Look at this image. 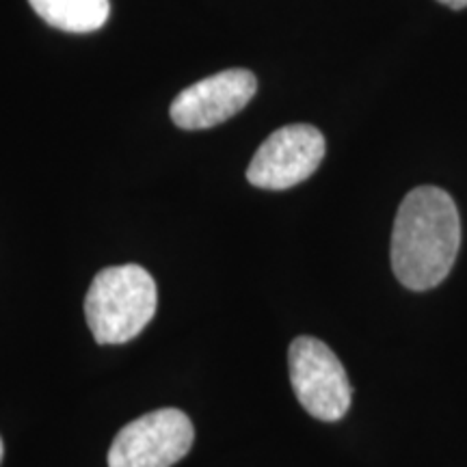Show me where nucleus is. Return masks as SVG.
Returning <instances> with one entry per match:
<instances>
[{"label": "nucleus", "mask_w": 467, "mask_h": 467, "mask_svg": "<svg viewBox=\"0 0 467 467\" xmlns=\"http://www.w3.org/2000/svg\"><path fill=\"white\" fill-rule=\"evenodd\" d=\"M461 247L454 200L437 186L409 191L392 230V271L409 290H431L452 271Z\"/></svg>", "instance_id": "f257e3e1"}, {"label": "nucleus", "mask_w": 467, "mask_h": 467, "mask_svg": "<svg viewBox=\"0 0 467 467\" xmlns=\"http://www.w3.org/2000/svg\"><path fill=\"white\" fill-rule=\"evenodd\" d=\"M156 284L143 266H109L93 277L85 299V317L98 344H126L156 314Z\"/></svg>", "instance_id": "f03ea898"}, {"label": "nucleus", "mask_w": 467, "mask_h": 467, "mask_svg": "<svg viewBox=\"0 0 467 467\" xmlns=\"http://www.w3.org/2000/svg\"><path fill=\"white\" fill-rule=\"evenodd\" d=\"M290 383L296 400L312 418L336 422L347 416L353 388L337 355L312 336L292 340L288 348Z\"/></svg>", "instance_id": "7ed1b4c3"}, {"label": "nucleus", "mask_w": 467, "mask_h": 467, "mask_svg": "<svg viewBox=\"0 0 467 467\" xmlns=\"http://www.w3.org/2000/svg\"><path fill=\"white\" fill-rule=\"evenodd\" d=\"M195 429L180 409H159L115 435L109 467H171L189 454Z\"/></svg>", "instance_id": "20e7f679"}, {"label": "nucleus", "mask_w": 467, "mask_h": 467, "mask_svg": "<svg viewBox=\"0 0 467 467\" xmlns=\"http://www.w3.org/2000/svg\"><path fill=\"white\" fill-rule=\"evenodd\" d=\"M325 137L309 124L279 128L260 145L247 167V180L258 189L285 191L306 182L325 159Z\"/></svg>", "instance_id": "39448f33"}, {"label": "nucleus", "mask_w": 467, "mask_h": 467, "mask_svg": "<svg viewBox=\"0 0 467 467\" xmlns=\"http://www.w3.org/2000/svg\"><path fill=\"white\" fill-rule=\"evenodd\" d=\"M255 91H258V80L254 72L232 67L186 87L175 96L169 115L182 130H206L241 113Z\"/></svg>", "instance_id": "423d86ee"}, {"label": "nucleus", "mask_w": 467, "mask_h": 467, "mask_svg": "<svg viewBox=\"0 0 467 467\" xmlns=\"http://www.w3.org/2000/svg\"><path fill=\"white\" fill-rule=\"evenodd\" d=\"M46 25L67 33H91L107 25L109 0H28Z\"/></svg>", "instance_id": "0eeeda50"}, {"label": "nucleus", "mask_w": 467, "mask_h": 467, "mask_svg": "<svg viewBox=\"0 0 467 467\" xmlns=\"http://www.w3.org/2000/svg\"><path fill=\"white\" fill-rule=\"evenodd\" d=\"M437 3L446 5L451 9H465L467 7V0H437Z\"/></svg>", "instance_id": "6e6552de"}, {"label": "nucleus", "mask_w": 467, "mask_h": 467, "mask_svg": "<svg viewBox=\"0 0 467 467\" xmlns=\"http://www.w3.org/2000/svg\"><path fill=\"white\" fill-rule=\"evenodd\" d=\"M3 454H5V446H3V440H0V461H3Z\"/></svg>", "instance_id": "1a4fd4ad"}]
</instances>
